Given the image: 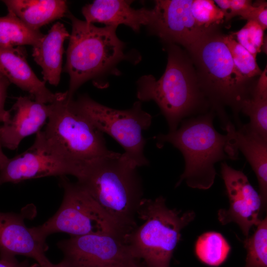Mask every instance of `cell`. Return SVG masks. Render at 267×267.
I'll return each instance as SVG.
<instances>
[{
    "instance_id": "obj_1",
    "label": "cell",
    "mask_w": 267,
    "mask_h": 267,
    "mask_svg": "<svg viewBox=\"0 0 267 267\" xmlns=\"http://www.w3.org/2000/svg\"><path fill=\"white\" fill-rule=\"evenodd\" d=\"M218 27L204 34L187 49L198 83L213 110H216L224 129L228 122L224 111L229 107L235 118L243 102L251 95L256 82L244 77L235 67Z\"/></svg>"
},
{
    "instance_id": "obj_2",
    "label": "cell",
    "mask_w": 267,
    "mask_h": 267,
    "mask_svg": "<svg viewBox=\"0 0 267 267\" xmlns=\"http://www.w3.org/2000/svg\"><path fill=\"white\" fill-rule=\"evenodd\" d=\"M136 169L119 153L87 164L77 178L105 215L126 234L137 225L135 217L143 198Z\"/></svg>"
},
{
    "instance_id": "obj_34",
    "label": "cell",
    "mask_w": 267,
    "mask_h": 267,
    "mask_svg": "<svg viewBox=\"0 0 267 267\" xmlns=\"http://www.w3.org/2000/svg\"><path fill=\"white\" fill-rule=\"evenodd\" d=\"M2 145H1V142H0V158L1 157V156L4 154V153L2 151Z\"/></svg>"
},
{
    "instance_id": "obj_21",
    "label": "cell",
    "mask_w": 267,
    "mask_h": 267,
    "mask_svg": "<svg viewBox=\"0 0 267 267\" xmlns=\"http://www.w3.org/2000/svg\"><path fill=\"white\" fill-rule=\"evenodd\" d=\"M44 35L40 31L28 27L11 11H8L6 16L0 17V45L10 47L26 45L34 46Z\"/></svg>"
},
{
    "instance_id": "obj_3",
    "label": "cell",
    "mask_w": 267,
    "mask_h": 267,
    "mask_svg": "<svg viewBox=\"0 0 267 267\" xmlns=\"http://www.w3.org/2000/svg\"><path fill=\"white\" fill-rule=\"evenodd\" d=\"M167 51L163 75L158 80L151 75L140 78L137 97L140 102L154 101L167 120L169 132H173L185 117L204 113L210 106L190 58L176 44H168Z\"/></svg>"
},
{
    "instance_id": "obj_26",
    "label": "cell",
    "mask_w": 267,
    "mask_h": 267,
    "mask_svg": "<svg viewBox=\"0 0 267 267\" xmlns=\"http://www.w3.org/2000/svg\"><path fill=\"white\" fill-rule=\"evenodd\" d=\"M191 11L196 24L204 30L217 28L224 18L222 11L212 0H193Z\"/></svg>"
},
{
    "instance_id": "obj_20",
    "label": "cell",
    "mask_w": 267,
    "mask_h": 267,
    "mask_svg": "<svg viewBox=\"0 0 267 267\" xmlns=\"http://www.w3.org/2000/svg\"><path fill=\"white\" fill-rule=\"evenodd\" d=\"M8 11L28 27L40 31L42 27L66 16L69 10L63 0H4Z\"/></svg>"
},
{
    "instance_id": "obj_6",
    "label": "cell",
    "mask_w": 267,
    "mask_h": 267,
    "mask_svg": "<svg viewBox=\"0 0 267 267\" xmlns=\"http://www.w3.org/2000/svg\"><path fill=\"white\" fill-rule=\"evenodd\" d=\"M66 16L72 23L63 69L70 77L66 97L69 101L85 82L109 73L127 57L125 44L116 33L117 27H98L78 19L69 11Z\"/></svg>"
},
{
    "instance_id": "obj_13",
    "label": "cell",
    "mask_w": 267,
    "mask_h": 267,
    "mask_svg": "<svg viewBox=\"0 0 267 267\" xmlns=\"http://www.w3.org/2000/svg\"><path fill=\"white\" fill-rule=\"evenodd\" d=\"M66 175L74 176L73 169L48 153L35 139L25 152L11 158L3 154L0 158V186L7 182Z\"/></svg>"
},
{
    "instance_id": "obj_31",
    "label": "cell",
    "mask_w": 267,
    "mask_h": 267,
    "mask_svg": "<svg viewBox=\"0 0 267 267\" xmlns=\"http://www.w3.org/2000/svg\"><path fill=\"white\" fill-rule=\"evenodd\" d=\"M0 267H40L37 264L31 265L28 261L18 262L15 258H0Z\"/></svg>"
},
{
    "instance_id": "obj_8",
    "label": "cell",
    "mask_w": 267,
    "mask_h": 267,
    "mask_svg": "<svg viewBox=\"0 0 267 267\" xmlns=\"http://www.w3.org/2000/svg\"><path fill=\"white\" fill-rule=\"evenodd\" d=\"M68 102L100 132L111 136L122 146L125 150L122 157L132 167L149 165L144 155L146 140L142 132L149 128L152 117L142 109L140 101L127 110L107 107L85 94Z\"/></svg>"
},
{
    "instance_id": "obj_22",
    "label": "cell",
    "mask_w": 267,
    "mask_h": 267,
    "mask_svg": "<svg viewBox=\"0 0 267 267\" xmlns=\"http://www.w3.org/2000/svg\"><path fill=\"white\" fill-rule=\"evenodd\" d=\"M230 247L223 236L216 232H208L198 238L195 252L198 258L211 266H218L226 259Z\"/></svg>"
},
{
    "instance_id": "obj_10",
    "label": "cell",
    "mask_w": 267,
    "mask_h": 267,
    "mask_svg": "<svg viewBox=\"0 0 267 267\" xmlns=\"http://www.w3.org/2000/svg\"><path fill=\"white\" fill-rule=\"evenodd\" d=\"M125 236L111 233L71 236L60 241L63 260L73 267L129 265L137 260L132 255Z\"/></svg>"
},
{
    "instance_id": "obj_29",
    "label": "cell",
    "mask_w": 267,
    "mask_h": 267,
    "mask_svg": "<svg viewBox=\"0 0 267 267\" xmlns=\"http://www.w3.org/2000/svg\"><path fill=\"white\" fill-rule=\"evenodd\" d=\"M252 4V0H229V7L224 14L226 21H228L236 16L241 17L246 12Z\"/></svg>"
},
{
    "instance_id": "obj_35",
    "label": "cell",
    "mask_w": 267,
    "mask_h": 267,
    "mask_svg": "<svg viewBox=\"0 0 267 267\" xmlns=\"http://www.w3.org/2000/svg\"><path fill=\"white\" fill-rule=\"evenodd\" d=\"M4 77L0 73V82L2 80Z\"/></svg>"
},
{
    "instance_id": "obj_32",
    "label": "cell",
    "mask_w": 267,
    "mask_h": 267,
    "mask_svg": "<svg viewBox=\"0 0 267 267\" xmlns=\"http://www.w3.org/2000/svg\"><path fill=\"white\" fill-rule=\"evenodd\" d=\"M40 267H73L69 263L63 260L60 263L54 264L47 260L40 266Z\"/></svg>"
},
{
    "instance_id": "obj_11",
    "label": "cell",
    "mask_w": 267,
    "mask_h": 267,
    "mask_svg": "<svg viewBox=\"0 0 267 267\" xmlns=\"http://www.w3.org/2000/svg\"><path fill=\"white\" fill-rule=\"evenodd\" d=\"M221 174L229 206L228 209L218 211V220L222 224L236 223L247 237L252 226H257L262 220V202L260 194L242 171L233 169L226 162L222 163Z\"/></svg>"
},
{
    "instance_id": "obj_23",
    "label": "cell",
    "mask_w": 267,
    "mask_h": 267,
    "mask_svg": "<svg viewBox=\"0 0 267 267\" xmlns=\"http://www.w3.org/2000/svg\"><path fill=\"white\" fill-rule=\"evenodd\" d=\"M247 254L244 267H267V220H262L253 234L246 237Z\"/></svg>"
},
{
    "instance_id": "obj_19",
    "label": "cell",
    "mask_w": 267,
    "mask_h": 267,
    "mask_svg": "<svg viewBox=\"0 0 267 267\" xmlns=\"http://www.w3.org/2000/svg\"><path fill=\"white\" fill-rule=\"evenodd\" d=\"M70 34L63 24L57 22L33 46L34 60L42 69L44 81L57 86L62 71L63 43Z\"/></svg>"
},
{
    "instance_id": "obj_14",
    "label": "cell",
    "mask_w": 267,
    "mask_h": 267,
    "mask_svg": "<svg viewBox=\"0 0 267 267\" xmlns=\"http://www.w3.org/2000/svg\"><path fill=\"white\" fill-rule=\"evenodd\" d=\"M21 215L0 212V258L23 255L34 259L39 266L46 261V239L35 227H28Z\"/></svg>"
},
{
    "instance_id": "obj_28",
    "label": "cell",
    "mask_w": 267,
    "mask_h": 267,
    "mask_svg": "<svg viewBox=\"0 0 267 267\" xmlns=\"http://www.w3.org/2000/svg\"><path fill=\"white\" fill-rule=\"evenodd\" d=\"M241 18L257 23L265 31L267 27V3L266 1L258 0L241 16Z\"/></svg>"
},
{
    "instance_id": "obj_15",
    "label": "cell",
    "mask_w": 267,
    "mask_h": 267,
    "mask_svg": "<svg viewBox=\"0 0 267 267\" xmlns=\"http://www.w3.org/2000/svg\"><path fill=\"white\" fill-rule=\"evenodd\" d=\"M0 73L10 83L30 93L37 101L49 104L67 96V91L53 93L46 87L44 81L38 78L28 64L22 46L0 45Z\"/></svg>"
},
{
    "instance_id": "obj_5",
    "label": "cell",
    "mask_w": 267,
    "mask_h": 267,
    "mask_svg": "<svg viewBox=\"0 0 267 267\" xmlns=\"http://www.w3.org/2000/svg\"><path fill=\"white\" fill-rule=\"evenodd\" d=\"M45 129L36 140L52 156L71 167L77 178L81 169L98 158L117 155L107 148L103 134L75 109L66 97L49 103Z\"/></svg>"
},
{
    "instance_id": "obj_9",
    "label": "cell",
    "mask_w": 267,
    "mask_h": 267,
    "mask_svg": "<svg viewBox=\"0 0 267 267\" xmlns=\"http://www.w3.org/2000/svg\"><path fill=\"white\" fill-rule=\"evenodd\" d=\"M59 183L64 190L60 207L47 221L35 227L42 237L46 239L57 232L71 236L99 233L127 235L77 182H72L66 176H61Z\"/></svg>"
},
{
    "instance_id": "obj_16",
    "label": "cell",
    "mask_w": 267,
    "mask_h": 267,
    "mask_svg": "<svg viewBox=\"0 0 267 267\" xmlns=\"http://www.w3.org/2000/svg\"><path fill=\"white\" fill-rule=\"evenodd\" d=\"M12 110L13 116L0 126V141L2 147L15 150L26 137L40 131L48 119L49 104L34 100L30 96L17 98Z\"/></svg>"
},
{
    "instance_id": "obj_17",
    "label": "cell",
    "mask_w": 267,
    "mask_h": 267,
    "mask_svg": "<svg viewBox=\"0 0 267 267\" xmlns=\"http://www.w3.org/2000/svg\"><path fill=\"white\" fill-rule=\"evenodd\" d=\"M132 1L123 0H96L83 7L82 12L88 23H103L106 26L118 27L124 24L138 32L141 26H148L153 18V9H134Z\"/></svg>"
},
{
    "instance_id": "obj_4",
    "label": "cell",
    "mask_w": 267,
    "mask_h": 267,
    "mask_svg": "<svg viewBox=\"0 0 267 267\" xmlns=\"http://www.w3.org/2000/svg\"><path fill=\"white\" fill-rule=\"evenodd\" d=\"M214 117L212 110L182 120L180 127L173 132L155 136L158 147L170 143L183 156L185 168L176 186L185 181L191 188L208 189L215 178V164L225 159H237V152L231 145L227 134H222L215 129Z\"/></svg>"
},
{
    "instance_id": "obj_33",
    "label": "cell",
    "mask_w": 267,
    "mask_h": 267,
    "mask_svg": "<svg viewBox=\"0 0 267 267\" xmlns=\"http://www.w3.org/2000/svg\"><path fill=\"white\" fill-rule=\"evenodd\" d=\"M138 261H135L132 264L129 265H118V266H109L107 267H146L145 266H143L140 265Z\"/></svg>"
},
{
    "instance_id": "obj_27",
    "label": "cell",
    "mask_w": 267,
    "mask_h": 267,
    "mask_svg": "<svg viewBox=\"0 0 267 267\" xmlns=\"http://www.w3.org/2000/svg\"><path fill=\"white\" fill-rule=\"evenodd\" d=\"M264 30L256 22L247 20L246 24L239 31L232 33L235 40L255 58L264 46Z\"/></svg>"
},
{
    "instance_id": "obj_12",
    "label": "cell",
    "mask_w": 267,
    "mask_h": 267,
    "mask_svg": "<svg viewBox=\"0 0 267 267\" xmlns=\"http://www.w3.org/2000/svg\"><path fill=\"white\" fill-rule=\"evenodd\" d=\"M193 0H157L147 26L150 32L167 44H178L186 49L210 30L195 23L191 11ZM214 29V28H213Z\"/></svg>"
},
{
    "instance_id": "obj_25",
    "label": "cell",
    "mask_w": 267,
    "mask_h": 267,
    "mask_svg": "<svg viewBox=\"0 0 267 267\" xmlns=\"http://www.w3.org/2000/svg\"><path fill=\"white\" fill-rule=\"evenodd\" d=\"M222 38L235 67L244 77L253 80L255 77L261 75L262 71L258 66L256 58L239 44L231 34H223Z\"/></svg>"
},
{
    "instance_id": "obj_24",
    "label": "cell",
    "mask_w": 267,
    "mask_h": 267,
    "mask_svg": "<svg viewBox=\"0 0 267 267\" xmlns=\"http://www.w3.org/2000/svg\"><path fill=\"white\" fill-rule=\"evenodd\" d=\"M240 111L249 117V128L267 140V96L252 92L243 102Z\"/></svg>"
},
{
    "instance_id": "obj_7",
    "label": "cell",
    "mask_w": 267,
    "mask_h": 267,
    "mask_svg": "<svg viewBox=\"0 0 267 267\" xmlns=\"http://www.w3.org/2000/svg\"><path fill=\"white\" fill-rule=\"evenodd\" d=\"M195 216L192 211L181 213L169 208L162 196L143 198L137 212L142 223L125 236L132 256L143 261L146 267H170L181 231Z\"/></svg>"
},
{
    "instance_id": "obj_30",
    "label": "cell",
    "mask_w": 267,
    "mask_h": 267,
    "mask_svg": "<svg viewBox=\"0 0 267 267\" xmlns=\"http://www.w3.org/2000/svg\"><path fill=\"white\" fill-rule=\"evenodd\" d=\"M10 83L5 78L0 82V123L2 124L6 122L11 115L10 111L4 109L7 88Z\"/></svg>"
},
{
    "instance_id": "obj_18",
    "label": "cell",
    "mask_w": 267,
    "mask_h": 267,
    "mask_svg": "<svg viewBox=\"0 0 267 267\" xmlns=\"http://www.w3.org/2000/svg\"><path fill=\"white\" fill-rule=\"evenodd\" d=\"M231 145L244 154L257 176L264 211L267 201V140L251 130L247 124L238 129L230 122L224 129Z\"/></svg>"
}]
</instances>
